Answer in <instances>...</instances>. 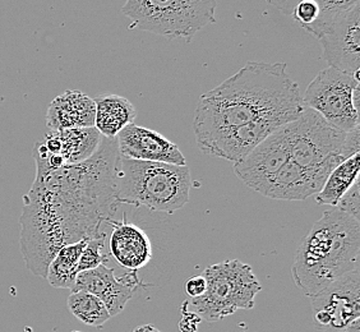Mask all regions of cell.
Segmentation results:
<instances>
[{
	"mask_svg": "<svg viewBox=\"0 0 360 332\" xmlns=\"http://www.w3.org/2000/svg\"><path fill=\"white\" fill-rule=\"evenodd\" d=\"M286 67L285 63H247L201 95L194 111L197 146L258 119H298L305 106L299 84Z\"/></svg>",
	"mask_w": 360,
	"mask_h": 332,
	"instance_id": "obj_1",
	"label": "cell"
},
{
	"mask_svg": "<svg viewBox=\"0 0 360 332\" xmlns=\"http://www.w3.org/2000/svg\"><path fill=\"white\" fill-rule=\"evenodd\" d=\"M360 224L336 208L327 210L299 244L291 276L312 298L359 266Z\"/></svg>",
	"mask_w": 360,
	"mask_h": 332,
	"instance_id": "obj_2",
	"label": "cell"
},
{
	"mask_svg": "<svg viewBox=\"0 0 360 332\" xmlns=\"http://www.w3.org/2000/svg\"><path fill=\"white\" fill-rule=\"evenodd\" d=\"M191 187L192 178L188 166L119 156L114 179L117 202L173 214L187 205Z\"/></svg>",
	"mask_w": 360,
	"mask_h": 332,
	"instance_id": "obj_3",
	"label": "cell"
},
{
	"mask_svg": "<svg viewBox=\"0 0 360 332\" xmlns=\"http://www.w3.org/2000/svg\"><path fill=\"white\" fill-rule=\"evenodd\" d=\"M217 0H127L122 12L132 27L167 37L191 42L216 22Z\"/></svg>",
	"mask_w": 360,
	"mask_h": 332,
	"instance_id": "obj_4",
	"label": "cell"
},
{
	"mask_svg": "<svg viewBox=\"0 0 360 332\" xmlns=\"http://www.w3.org/2000/svg\"><path fill=\"white\" fill-rule=\"evenodd\" d=\"M203 277L205 294L193 298L189 305L207 322L220 321L239 309L255 308L256 297L262 290L253 269L239 260L212 264L205 270Z\"/></svg>",
	"mask_w": 360,
	"mask_h": 332,
	"instance_id": "obj_5",
	"label": "cell"
},
{
	"mask_svg": "<svg viewBox=\"0 0 360 332\" xmlns=\"http://www.w3.org/2000/svg\"><path fill=\"white\" fill-rule=\"evenodd\" d=\"M284 131L290 160L304 167L319 165L333 155L347 160L360 151L359 127L347 133L339 131L309 108L284 125Z\"/></svg>",
	"mask_w": 360,
	"mask_h": 332,
	"instance_id": "obj_6",
	"label": "cell"
},
{
	"mask_svg": "<svg viewBox=\"0 0 360 332\" xmlns=\"http://www.w3.org/2000/svg\"><path fill=\"white\" fill-rule=\"evenodd\" d=\"M303 97L305 108L317 111L341 132L359 127V79L335 68H326L308 84Z\"/></svg>",
	"mask_w": 360,
	"mask_h": 332,
	"instance_id": "obj_7",
	"label": "cell"
},
{
	"mask_svg": "<svg viewBox=\"0 0 360 332\" xmlns=\"http://www.w3.org/2000/svg\"><path fill=\"white\" fill-rule=\"evenodd\" d=\"M312 36L322 45V58L331 68L359 79L360 3L336 15Z\"/></svg>",
	"mask_w": 360,
	"mask_h": 332,
	"instance_id": "obj_8",
	"label": "cell"
},
{
	"mask_svg": "<svg viewBox=\"0 0 360 332\" xmlns=\"http://www.w3.org/2000/svg\"><path fill=\"white\" fill-rule=\"evenodd\" d=\"M311 299L313 319L319 330L345 331L353 321L360 319L359 266Z\"/></svg>",
	"mask_w": 360,
	"mask_h": 332,
	"instance_id": "obj_9",
	"label": "cell"
},
{
	"mask_svg": "<svg viewBox=\"0 0 360 332\" xmlns=\"http://www.w3.org/2000/svg\"><path fill=\"white\" fill-rule=\"evenodd\" d=\"M342 161L345 159L341 155H333L319 165L304 167L289 160L264 183L258 193L271 200L303 201L319 193L330 173Z\"/></svg>",
	"mask_w": 360,
	"mask_h": 332,
	"instance_id": "obj_10",
	"label": "cell"
},
{
	"mask_svg": "<svg viewBox=\"0 0 360 332\" xmlns=\"http://www.w3.org/2000/svg\"><path fill=\"white\" fill-rule=\"evenodd\" d=\"M290 160L284 127L274 132L234 164V173L250 189L258 192L272 175Z\"/></svg>",
	"mask_w": 360,
	"mask_h": 332,
	"instance_id": "obj_11",
	"label": "cell"
},
{
	"mask_svg": "<svg viewBox=\"0 0 360 332\" xmlns=\"http://www.w3.org/2000/svg\"><path fill=\"white\" fill-rule=\"evenodd\" d=\"M139 285L142 283L137 277V271H131L128 275L118 279L112 269L101 264L94 270L79 272L72 291L94 294L104 303L111 317H114L124 309Z\"/></svg>",
	"mask_w": 360,
	"mask_h": 332,
	"instance_id": "obj_12",
	"label": "cell"
},
{
	"mask_svg": "<svg viewBox=\"0 0 360 332\" xmlns=\"http://www.w3.org/2000/svg\"><path fill=\"white\" fill-rule=\"evenodd\" d=\"M120 158L187 166V160L176 143L159 132L134 123L117 136Z\"/></svg>",
	"mask_w": 360,
	"mask_h": 332,
	"instance_id": "obj_13",
	"label": "cell"
},
{
	"mask_svg": "<svg viewBox=\"0 0 360 332\" xmlns=\"http://www.w3.org/2000/svg\"><path fill=\"white\" fill-rule=\"evenodd\" d=\"M290 123L288 119L269 117L238 127L216 139L198 146L202 153L220 159L233 161L234 164L244 159L264 139L281 127Z\"/></svg>",
	"mask_w": 360,
	"mask_h": 332,
	"instance_id": "obj_14",
	"label": "cell"
},
{
	"mask_svg": "<svg viewBox=\"0 0 360 332\" xmlns=\"http://www.w3.org/2000/svg\"><path fill=\"white\" fill-rule=\"evenodd\" d=\"M109 248L114 260L127 270L139 271L153 260V244L142 229L132 222H111Z\"/></svg>",
	"mask_w": 360,
	"mask_h": 332,
	"instance_id": "obj_15",
	"label": "cell"
},
{
	"mask_svg": "<svg viewBox=\"0 0 360 332\" xmlns=\"http://www.w3.org/2000/svg\"><path fill=\"white\" fill-rule=\"evenodd\" d=\"M46 151L60 156L65 165H77L95 156L103 136L95 127L50 132L41 141Z\"/></svg>",
	"mask_w": 360,
	"mask_h": 332,
	"instance_id": "obj_16",
	"label": "cell"
},
{
	"mask_svg": "<svg viewBox=\"0 0 360 332\" xmlns=\"http://www.w3.org/2000/svg\"><path fill=\"white\" fill-rule=\"evenodd\" d=\"M94 98L81 91H65L49 105L46 124L50 132L95 127Z\"/></svg>",
	"mask_w": 360,
	"mask_h": 332,
	"instance_id": "obj_17",
	"label": "cell"
},
{
	"mask_svg": "<svg viewBox=\"0 0 360 332\" xmlns=\"http://www.w3.org/2000/svg\"><path fill=\"white\" fill-rule=\"evenodd\" d=\"M94 101L96 106L95 128L105 139H117L119 133L137 118V110L127 97L98 95Z\"/></svg>",
	"mask_w": 360,
	"mask_h": 332,
	"instance_id": "obj_18",
	"label": "cell"
},
{
	"mask_svg": "<svg viewBox=\"0 0 360 332\" xmlns=\"http://www.w3.org/2000/svg\"><path fill=\"white\" fill-rule=\"evenodd\" d=\"M359 164L360 153H355L336 166L326 179L322 189L316 194V202L321 206L336 208L354 181L359 179Z\"/></svg>",
	"mask_w": 360,
	"mask_h": 332,
	"instance_id": "obj_19",
	"label": "cell"
},
{
	"mask_svg": "<svg viewBox=\"0 0 360 332\" xmlns=\"http://www.w3.org/2000/svg\"><path fill=\"white\" fill-rule=\"evenodd\" d=\"M89 239L64 245L53 261L50 262L46 274L49 284L56 289H70L75 286L78 275V262Z\"/></svg>",
	"mask_w": 360,
	"mask_h": 332,
	"instance_id": "obj_20",
	"label": "cell"
},
{
	"mask_svg": "<svg viewBox=\"0 0 360 332\" xmlns=\"http://www.w3.org/2000/svg\"><path fill=\"white\" fill-rule=\"evenodd\" d=\"M67 305L70 313L84 325L101 327L111 319L104 303L94 294L86 291L72 293Z\"/></svg>",
	"mask_w": 360,
	"mask_h": 332,
	"instance_id": "obj_21",
	"label": "cell"
},
{
	"mask_svg": "<svg viewBox=\"0 0 360 332\" xmlns=\"http://www.w3.org/2000/svg\"><path fill=\"white\" fill-rule=\"evenodd\" d=\"M314 1L319 4V17L314 25L305 30L311 35L319 28L323 27L328 22L333 21L336 15L360 3V0H314Z\"/></svg>",
	"mask_w": 360,
	"mask_h": 332,
	"instance_id": "obj_22",
	"label": "cell"
},
{
	"mask_svg": "<svg viewBox=\"0 0 360 332\" xmlns=\"http://www.w3.org/2000/svg\"><path fill=\"white\" fill-rule=\"evenodd\" d=\"M104 249L105 236L89 239L78 262V274L84 271L94 270L108 262V255L104 253Z\"/></svg>",
	"mask_w": 360,
	"mask_h": 332,
	"instance_id": "obj_23",
	"label": "cell"
},
{
	"mask_svg": "<svg viewBox=\"0 0 360 332\" xmlns=\"http://www.w3.org/2000/svg\"><path fill=\"white\" fill-rule=\"evenodd\" d=\"M291 17L298 22L300 27L307 30L319 20V4L314 0H299L291 12Z\"/></svg>",
	"mask_w": 360,
	"mask_h": 332,
	"instance_id": "obj_24",
	"label": "cell"
},
{
	"mask_svg": "<svg viewBox=\"0 0 360 332\" xmlns=\"http://www.w3.org/2000/svg\"><path fill=\"white\" fill-rule=\"evenodd\" d=\"M338 210L345 214L353 216L358 222L360 220V187L359 179L354 181L353 186L349 188L347 193L341 197L338 206Z\"/></svg>",
	"mask_w": 360,
	"mask_h": 332,
	"instance_id": "obj_25",
	"label": "cell"
},
{
	"mask_svg": "<svg viewBox=\"0 0 360 332\" xmlns=\"http://www.w3.org/2000/svg\"><path fill=\"white\" fill-rule=\"evenodd\" d=\"M184 290L189 297L198 298L202 297L206 291V280L203 276H193L188 279L184 285Z\"/></svg>",
	"mask_w": 360,
	"mask_h": 332,
	"instance_id": "obj_26",
	"label": "cell"
},
{
	"mask_svg": "<svg viewBox=\"0 0 360 332\" xmlns=\"http://www.w3.org/2000/svg\"><path fill=\"white\" fill-rule=\"evenodd\" d=\"M200 321H201V317L197 313L184 311L183 312V319L180 322V330L181 332H195Z\"/></svg>",
	"mask_w": 360,
	"mask_h": 332,
	"instance_id": "obj_27",
	"label": "cell"
},
{
	"mask_svg": "<svg viewBox=\"0 0 360 332\" xmlns=\"http://www.w3.org/2000/svg\"><path fill=\"white\" fill-rule=\"evenodd\" d=\"M298 1L299 0H267V3H270L272 7L276 8L285 15H291V12Z\"/></svg>",
	"mask_w": 360,
	"mask_h": 332,
	"instance_id": "obj_28",
	"label": "cell"
},
{
	"mask_svg": "<svg viewBox=\"0 0 360 332\" xmlns=\"http://www.w3.org/2000/svg\"><path fill=\"white\" fill-rule=\"evenodd\" d=\"M132 332H161L159 328H156L153 325L139 326L137 328H134Z\"/></svg>",
	"mask_w": 360,
	"mask_h": 332,
	"instance_id": "obj_29",
	"label": "cell"
},
{
	"mask_svg": "<svg viewBox=\"0 0 360 332\" xmlns=\"http://www.w3.org/2000/svg\"><path fill=\"white\" fill-rule=\"evenodd\" d=\"M344 332H360V319L353 321L350 325L347 326Z\"/></svg>",
	"mask_w": 360,
	"mask_h": 332,
	"instance_id": "obj_30",
	"label": "cell"
},
{
	"mask_svg": "<svg viewBox=\"0 0 360 332\" xmlns=\"http://www.w3.org/2000/svg\"><path fill=\"white\" fill-rule=\"evenodd\" d=\"M72 332H81V331H72Z\"/></svg>",
	"mask_w": 360,
	"mask_h": 332,
	"instance_id": "obj_31",
	"label": "cell"
}]
</instances>
